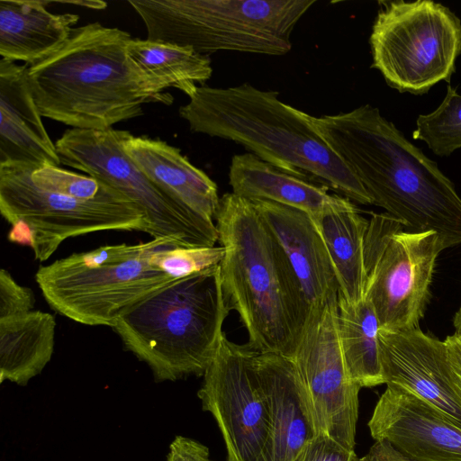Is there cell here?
Here are the masks:
<instances>
[{
    "label": "cell",
    "mask_w": 461,
    "mask_h": 461,
    "mask_svg": "<svg viewBox=\"0 0 461 461\" xmlns=\"http://www.w3.org/2000/svg\"><path fill=\"white\" fill-rule=\"evenodd\" d=\"M311 120L373 204L407 230L435 231L446 249L461 244V197L454 184L378 108L364 104Z\"/></svg>",
    "instance_id": "1"
},
{
    "label": "cell",
    "mask_w": 461,
    "mask_h": 461,
    "mask_svg": "<svg viewBox=\"0 0 461 461\" xmlns=\"http://www.w3.org/2000/svg\"><path fill=\"white\" fill-rule=\"evenodd\" d=\"M192 132L230 140L295 177L321 185L360 204L368 193L313 126L311 115L249 83L198 86L179 108Z\"/></svg>",
    "instance_id": "2"
},
{
    "label": "cell",
    "mask_w": 461,
    "mask_h": 461,
    "mask_svg": "<svg viewBox=\"0 0 461 461\" xmlns=\"http://www.w3.org/2000/svg\"><path fill=\"white\" fill-rule=\"evenodd\" d=\"M131 34L92 23L74 28L47 57L27 65L28 81L42 117L82 130H106L143 114L141 105L170 104L129 61Z\"/></svg>",
    "instance_id": "3"
},
{
    "label": "cell",
    "mask_w": 461,
    "mask_h": 461,
    "mask_svg": "<svg viewBox=\"0 0 461 461\" xmlns=\"http://www.w3.org/2000/svg\"><path fill=\"white\" fill-rule=\"evenodd\" d=\"M221 288L238 312L253 351L293 357L309 310L285 254L254 203L235 194L220 197L215 213Z\"/></svg>",
    "instance_id": "4"
},
{
    "label": "cell",
    "mask_w": 461,
    "mask_h": 461,
    "mask_svg": "<svg viewBox=\"0 0 461 461\" xmlns=\"http://www.w3.org/2000/svg\"><path fill=\"white\" fill-rule=\"evenodd\" d=\"M229 312L219 265L162 286L112 329L124 348L147 364L156 382L176 381L203 375Z\"/></svg>",
    "instance_id": "5"
},
{
    "label": "cell",
    "mask_w": 461,
    "mask_h": 461,
    "mask_svg": "<svg viewBox=\"0 0 461 461\" xmlns=\"http://www.w3.org/2000/svg\"><path fill=\"white\" fill-rule=\"evenodd\" d=\"M316 0H130L147 39L193 49L281 56Z\"/></svg>",
    "instance_id": "6"
},
{
    "label": "cell",
    "mask_w": 461,
    "mask_h": 461,
    "mask_svg": "<svg viewBox=\"0 0 461 461\" xmlns=\"http://www.w3.org/2000/svg\"><path fill=\"white\" fill-rule=\"evenodd\" d=\"M168 240H173L152 239L73 253L40 267L35 280L59 314L81 324L113 328L129 309L175 281L152 260Z\"/></svg>",
    "instance_id": "7"
},
{
    "label": "cell",
    "mask_w": 461,
    "mask_h": 461,
    "mask_svg": "<svg viewBox=\"0 0 461 461\" xmlns=\"http://www.w3.org/2000/svg\"><path fill=\"white\" fill-rule=\"evenodd\" d=\"M379 4L369 39L372 68L400 93L420 95L449 83L461 55V20L429 0Z\"/></svg>",
    "instance_id": "8"
},
{
    "label": "cell",
    "mask_w": 461,
    "mask_h": 461,
    "mask_svg": "<svg viewBox=\"0 0 461 461\" xmlns=\"http://www.w3.org/2000/svg\"><path fill=\"white\" fill-rule=\"evenodd\" d=\"M128 131L69 129L55 142L60 163L86 173L130 199L144 214L153 239L184 248L213 247L214 221L180 204L153 183L123 148Z\"/></svg>",
    "instance_id": "9"
},
{
    "label": "cell",
    "mask_w": 461,
    "mask_h": 461,
    "mask_svg": "<svg viewBox=\"0 0 461 461\" xmlns=\"http://www.w3.org/2000/svg\"><path fill=\"white\" fill-rule=\"evenodd\" d=\"M365 240L364 297L381 330L420 329L436 261L446 247L435 231L413 232L388 213H372Z\"/></svg>",
    "instance_id": "10"
},
{
    "label": "cell",
    "mask_w": 461,
    "mask_h": 461,
    "mask_svg": "<svg viewBox=\"0 0 461 461\" xmlns=\"http://www.w3.org/2000/svg\"><path fill=\"white\" fill-rule=\"evenodd\" d=\"M32 167L0 166V212L11 224V242L30 246L46 261L67 239L102 230H139L149 225L134 203L78 200L37 186Z\"/></svg>",
    "instance_id": "11"
},
{
    "label": "cell",
    "mask_w": 461,
    "mask_h": 461,
    "mask_svg": "<svg viewBox=\"0 0 461 461\" xmlns=\"http://www.w3.org/2000/svg\"><path fill=\"white\" fill-rule=\"evenodd\" d=\"M316 432L354 449L360 386L350 377L338 330V299L310 312L292 357Z\"/></svg>",
    "instance_id": "12"
},
{
    "label": "cell",
    "mask_w": 461,
    "mask_h": 461,
    "mask_svg": "<svg viewBox=\"0 0 461 461\" xmlns=\"http://www.w3.org/2000/svg\"><path fill=\"white\" fill-rule=\"evenodd\" d=\"M247 345L230 341L224 332L197 393L222 435L227 461H261L270 418L267 401Z\"/></svg>",
    "instance_id": "13"
},
{
    "label": "cell",
    "mask_w": 461,
    "mask_h": 461,
    "mask_svg": "<svg viewBox=\"0 0 461 461\" xmlns=\"http://www.w3.org/2000/svg\"><path fill=\"white\" fill-rule=\"evenodd\" d=\"M378 339L384 384L414 393L461 427V383L444 340L420 329H379Z\"/></svg>",
    "instance_id": "14"
},
{
    "label": "cell",
    "mask_w": 461,
    "mask_h": 461,
    "mask_svg": "<svg viewBox=\"0 0 461 461\" xmlns=\"http://www.w3.org/2000/svg\"><path fill=\"white\" fill-rule=\"evenodd\" d=\"M367 425L375 441L413 461H461V427L400 386L386 384Z\"/></svg>",
    "instance_id": "15"
},
{
    "label": "cell",
    "mask_w": 461,
    "mask_h": 461,
    "mask_svg": "<svg viewBox=\"0 0 461 461\" xmlns=\"http://www.w3.org/2000/svg\"><path fill=\"white\" fill-rule=\"evenodd\" d=\"M267 401L270 427L261 461H292L315 430L303 384L292 358L251 351Z\"/></svg>",
    "instance_id": "16"
},
{
    "label": "cell",
    "mask_w": 461,
    "mask_h": 461,
    "mask_svg": "<svg viewBox=\"0 0 461 461\" xmlns=\"http://www.w3.org/2000/svg\"><path fill=\"white\" fill-rule=\"evenodd\" d=\"M281 246L310 312L338 299L339 283L312 217L266 200L251 201Z\"/></svg>",
    "instance_id": "17"
},
{
    "label": "cell",
    "mask_w": 461,
    "mask_h": 461,
    "mask_svg": "<svg viewBox=\"0 0 461 461\" xmlns=\"http://www.w3.org/2000/svg\"><path fill=\"white\" fill-rule=\"evenodd\" d=\"M27 65L0 60V166L59 167L34 101Z\"/></svg>",
    "instance_id": "18"
},
{
    "label": "cell",
    "mask_w": 461,
    "mask_h": 461,
    "mask_svg": "<svg viewBox=\"0 0 461 461\" xmlns=\"http://www.w3.org/2000/svg\"><path fill=\"white\" fill-rule=\"evenodd\" d=\"M123 148L138 167L175 201L213 221L219 206L216 184L179 149L159 139L127 134Z\"/></svg>",
    "instance_id": "19"
},
{
    "label": "cell",
    "mask_w": 461,
    "mask_h": 461,
    "mask_svg": "<svg viewBox=\"0 0 461 461\" xmlns=\"http://www.w3.org/2000/svg\"><path fill=\"white\" fill-rule=\"evenodd\" d=\"M49 1H0V55L32 64L61 47L79 20L75 14H52Z\"/></svg>",
    "instance_id": "20"
},
{
    "label": "cell",
    "mask_w": 461,
    "mask_h": 461,
    "mask_svg": "<svg viewBox=\"0 0 461 461\" xmlns=\"http://www.w3.org/2000/svg\"><path fill=\"white\" fill-rule=\"evenodd\" d=\"M232 193L248 200H266L316 216L346 199L329 188L285 173L247 152L234 155L229 170Z\"/></svg>",
    "instance_id": "21"
},
{
    "label": "cell",
    "mask_w": 461,
    "mask_h": 461,
    "mask_svg": "<svg viewBox=\"0 0 461 461\" xmlns=\"http://www.w3.org/2000/svg\"><path fill=\"white\" fill-rule=\"evenodd\" d=\"M312 217L332 262L339 294L349 303L361 301L365 294L364 253L368 220L348 199Z\"/></svg>",
    "instance_id": "22"
},
{
    "label": "cell",
    "mask_w": 461,
    "mask_h": 461,
    "mask_svg": "<svg viewBox=\"0 0 461 461\" xmlns=\"http://www.w3.org/2000/svg\"><path fill=\"white\" fill-rule=\"evenodd\" d=\"M56 321L50 313L32 310L0 319V383L18 385L41 373L50 361Z\"/></svg>",
    "instance_id": "23"
},
{
    "label": "cell",
    "mask_w": 461,
    "mask_h": 461,
    "mask_svg": "<svg viewBox=\"0 0 461 461\" xmlns=\"http://www.w3.org/2000/svg\"><path fill=\"white\" fill-rule=\"evenodd\" d=\"M126 54L131 64L159 89L174 87L189 98L212 73L209 57L187 47L131 39Z\"/></svg>",
    "instance_id": "24"
},
{
    "label": "cell",
    "mask_w": 461,
    "mask_h": 461,
    "mask_svg": "<svg viewBox=\"0 0 461 461\" xmlns=\"http://www.w3.org/2000/svg\"><path fill=\"white\" fill-rule=\"evenodd\" d=\"M379 329L369 300L364 297L349 303L338 295V330L343 357L351 379L361 388L384 384Z\"/></svg>",
    "instance_id": "25"
},
{
    "label": "cell",
    "mask_w": 461,
    "mask_h": 461,
    "mask_svg": "<svg viewBox=\"0 0 461 461\" xmlns=\"http://www.w3.org/2000/svg\"><path fill=\"white\" fill-rule=\"evenodd\" d=\"M412 137L424 141L439 157H447L460 149L461 95L448 86L438 108L418 116Z\"/></svg>",
    "instance_id": "26"
},
{
    "label": "cell",
    "mask_w": 461,
    "mask_h": 461,
    "mask_svg": "<svg viewBox=\"0 0 461 461\" xmlns=\"http://www.w3.org/2000/svg\"><path fill=\"white\" fill-rule=\"evenodd\" d=\"M31 176L34 184L42 189L78 200L110 204L133 203L125 195L104 182L91 176L77 174L59 167H33Z\"/></svg>",
    "instance_id": "27"
},
{
    "label": "cell",
    "mask_w": 461,
    "mask_h": 461,
    "mask_svg": "<svg viewBox=\"0 0 461 461\" xmlns=\"http://www.w3.org/2000/svg\"><path fill=\"white\" fill-rule=\"evenodd\" d=\"M222 246L184 248L168 240L153 255L156 267L176 280L219 266L224 258Z\"/></svg>",
    "instance_id": "28"
},
{
    "label": "cell",
    "mask_w": 461,
    "mask_h": 461,
    "mask_svg": "<svg viewBox=\"0 0 461 461\" xmlns=\"http://www.w3.org/2000/svg\"><path fill=\"white\" fill-rule=\"evenodd\" d=\"M35 297L31 288L19 285L6 269L0 270V319L32 311Z\"/></svg>",
    "instance_id": "29"
},
{
    "label": "cell",
    "mask_w": 461,
    "mask_h": 461,
    "mask_svg": "<svg viewBox=\"0 0 461 461\" xmlns=\"http://www.w3.org/2000/svg\"><path fill=\"white\" fill-rule=\"evenodd\" d=\"M357 454L329 435L318 432L308 440L292 461H355Z\"/></svg>",
    "instance_id": "30"
},
{
    "label": "cell",
    "mask_w": 461,
    "mask_h": 461,
    "mask_svg": "<svg viewBox=\"0 0 461 461\" xmlns=\"http://www.w3.org/2000/svg\"><path fill=\"white\" fill-rule=\"evenodd\" d=\"M355 461H413L397 449L390 443L383 440L375 441L368 452L361 457H357Z\"/></svg>",
    "instance_id": "31"
},
{
    "label": "cell",
    "mask_w": 461,
    "mask_h": 461,
    "mask_svg": "<svg viewBox=\"0 0 461 461\" xmlns=\"http://www.w3.org/2000/svg\"><path fill=\"white\" fill-rule=\"evenodd\" d=\"M449 363L461 383V335H448L445 339Z\"/></svg>",
    "instance_id": "32"
},
{
    "label": "cell",
    "mask_w": 461,
    "mask_h": 461,
    "mask_svg": "<svg viewBox=\"0 0 461 461\" xmlns=\"http://www.w3.org/2000/svg\"><path fill=\"white\" fill-rule=\"evenodd\" d=\"M453 325L456 334L461 335V304L453 317Z\"/></svg>",
    "instance_id": "33"
}]
</instances>
